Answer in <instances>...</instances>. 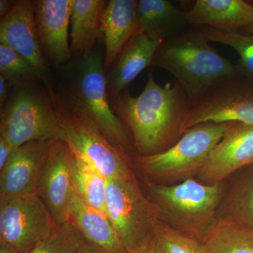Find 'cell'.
Returning a JSON list of instances; mask_svg holds the SVG:
<instances>
[{
    "mask_svg": "<svg viewBox=\"0 0 253 253\" xmlns=\"http://www.w3.org/2000/svg\"><path fill=\"white\" fill-rule=\"evenodd\" d=\"M154 253H209L204 243L158 218L151 226Z\"/></svg>",
    "mask_w": 253,
    "mask_h": 253,
    "instance_id": "obj_25",
    "label": "cell"
},
{
    "mask_svg": "<svg viewBox=\"0 0 253 253\" xmlns=\"http://www.w3.org/2000/svg\"><path fill=\"white\" fill-rule=\"evenodd\" d=\"M15 149L6 139L0 136V170L4 167Z\"/></svg>",
    "mask_w": 253,
    "mask_h": 253,
    "instance_id": "obj_30",
    "label": "cell"
},
{
    "mask_svg": "<svg viewBox=\"0 0 253 253\" xmlns=\"http://www.w3.org/2000/svg\"><path fill=\"white\" fill-rule=\"evenodd\" d=\"M217 217L226 222L253 226V173L224 196Z\"/></svg>",
    "mask_w": 253,
    "mask_h": 253,
    "instance_id": "obj_24",
    "label": "cell"
},
{
    "mask_svg": "<svg viewBox=\"0 0 253 253\" xmlns=\"http://www.w3.org/2000/svg\"><path fill=\"white\" fill-rule=\"evenodd\" d=\"M186 15L194 27L242 32L253 26V5L249 0H196Z\"/></svg>",
    "mask_w": 253,
    "mask_h": 253,
    "instance_id": "obj_16",
    "label": "cell"
},
{
    "mask_svg": "<svg viewBox=\"0 0 253 253\" xmlns=\"http://www.w3.org/2000/svg\"><path fill=\"white\" fill-rule=\"evenodd\" d=\"M253 165V124L231 123L200 173V181L221 184L233 173Z\"/></svg>",
    "mask_w": 253,
    "mask_h": 253,
    "instance_id": "obj_12",
    "label": "cell"
},
{
    "mask_svg": "<svg viewBox=\"0 0 253 253\" xmlns=\"http://www.w3.org/2000/svg\"><path fill=\"white\" fill-rule=\"evenodd\" d=\"M52 214L37 194L0 198V240L27 253L57 228Z\"/></svg>",
    "mask_w": 253,
    "mask_h": 253,
    "instance_id": "obj_10",
    "label": "cell"
},
{
    "mask_svg": "<svg viewBox=\"0 0 253 253\" xmlns=\"http://www.w3.org/2000/svg\"><path fill=\"white\" fill-rule=\"evenodd\" d=\"M15 2H16L15 1L0 0V16H1V18L4 17L12 9Z\"/></svg>",
    "mask_w": 253,
    "mask_h": 253,
    "instance_id": "obj_33",
    "label": "cell"
},
{
    "mask_svg": "<svg viewBox=\"0 0 253 253\" xmlns=\"http://www.w3.org/2000/svg\"><path fill=\"white\" fill-rule=\"evenodd\" d=\"M79 71L73 97L109 142L118 151L129 156L130 153L136 151L135 146L129 131L110 104L101 54L92 51L83 56Z\"/></svg>",
    "mask_w": 253,
    "mask_h": 253,
    "instance_id": "obj_7",
    "label": "cell"
},
{
    "mask_svg": "<svg viewBox=\"0 0 253 253\" xmlns=\"http://www.w3.org/2000/svg\"><path fill=\"white\" fill-rule=\"evenodd\" d=\"M71 179L76 194L91 207L107 214V178L94 168L73 158ZM109 217V216H108Z\"/></svg>",
    "mask_w": 253,
    "mask_h": 253,
    "instance_id": "obj_23",
    "label": "cell"
},
{
    "mask_svg": "<svg viewBox=\"0 0 253 253\" xmlns=\"http://www.w3.org/2000/svg\"><path fill=\"white\" fill-rule=\"evenodd\" d=\"M72 0L35 1L38 38L43 54L56 64L71 59L68 42Z\"/></svg>",
    "mask_w": 253,
    "mask_h": 253,
    "instance_id": "obj_15",
    "label": "cell"
},
{
    "mask_svg": "<svg viewBox=\"0 0 253 253\" xmlns=\"http://www.w3.org/2000/svg\"><path fill=\"white\" fill-rule=\"evenodd\" d=\"M231 123H205L190 128L166 151L152 156L134 157L142 172L158 181H179L199 175L213 149L225 134Z\"/></svg>",
    "mask_w": 253,
    "mask_h": 253,
    "instance_id": "obj_5",
    "label": "cell"
},
{
    "mask_svg": "<svg viewBox=\"0 0 253 253\" xmlns=\"http://www.w3.org/2000/svg\"><path fill=\"white\" fill-rule=\"evenodd\" d=\"M126 253H154V239L151 231L140 244L126 251Z\"/></svg>",
    "mask_w": 253,
    "mask_h": 253,
    "instance_id": "obj_29",
    "label": "cell"
},
{
    "mask_svg": "<svg viewBox=\"0 0 253 253\" xmlns=\"http://www.w3.org/2000/svg\"><path fill=\"white\" fill-rule=\"evenodd\" d=\"M108 1L72 0L70 21L71 54H90L101 34V23Z\"/></svg>",
    "mask_w": 253,
    "mask_h": 253,
    "instance_id": "obj_21",
    "label": "cell"
},
{
    "mask_svg": "<svg viewBox=\"0 0 253 253\" xmlns=\"http://www.w3.org/2000/svg\"><path fill=\"white\" fill-rule=\"evenodd\" d=\"M69 221L84 240L111 253H126L107 214L84 202L73 193Z\"/></svg>",
    "mask_w": 253,
    "mask_h": 253,
    "instance_id": "obj_20",
    "label": "cell"
},
{
    "mask_svg": "<svg viewBox=\"0 0 253 253\" xmlns=\"http://www.w3.org/2000/svg\"><path fill=\"white\" fill-rule=\"evenodd\" d=\"M137 0H110L101 23L104 36L105 72L117 59L118 55L136 33L141 31L136 18Z\"/></svg>",
    "mask_w": 253,
    "mask_h": 253,
    "instance_id": "obj_18",
    "label": "cell"
},
{
    "mask_svg": "<svg viewBox=\"0 0 253 253\" xmlns=\"http://www.w3.org/2000/svg\"><path fill=\"white\" fill-rule=\"evenodd\" d=\"M205 123L253 124V81L241 75L225 78L191 101L186 131Z\"/></svg>",
    "mask_w": 253,
    "mask_h": 253,
    "instance_id": "obj_9",
    "label": "cell"
},
{
    "mask_svg": "<svg viewBox=\"0 0 253 253\" xmlns=\"http://www.w3.org/2000/svg\"><path fill=\"white\" fill-rule=\"evenodd\" d=\"M84 239L71 221L58 225L45 241L27 253H78Z\"/></svg>",
    "mask_w": 253,
    "mask_h": 253,
    "instance_id": "obj_28",
    "label": "cell"
},
{
    "mask_svg": "<svg viewBox=\"0 0 253 253\" xmlns=\"http://www.w3.org/2000/svg\"><path fill=\"white\" fill-rule=\"evenodd\" d=\"M161 43L150 39L142 31L138 32L129 40L106 77L109 96L122 93L144 69L151 66L156 50Z\"/></svg>",
    "mask_w": 253,
    "mask_h": 253,
    "instance_id": "obj_17",
    "label": "cell"
},
{
    "mask_svg": "<svg viewBox=\"0 0 253 253\" xmlns=\"http://www.w3.org/2000/svg\"><path fill=\"white\" fill-rule=\"evenodd\" d=\"M242 33H247V34H253V26L244 30Z\"/></svg>",
    "mask_w": 253,
    "mask_h": 253,
    "instance_id": "obj_35",
    "label": "cell"
},
{
    "mask_svg": "<svg viewBox=\"0 0 253 253\" xmlns=\"http://www.w3.org/2000/svg\"><path fill=\"white\" fill-rule=\"evenodd\" d=\"M49 94L62 124L65 142L75 157L106 178L134 176L129 156L109 142L73 95Z\"/></svg>",
    "mask_w": 253,
    "mask_h": 253,
    "instance_id": "obj_4",
    "label": "cell"
},
{
    "mask_svg": "<svg viewBox=\"0 0 253 253\" xmlns=\"http://www.w3.org/2000/svg\"><path fill=\"white\" fill-rule=\"evenodd\" d=\"M74 155L63 141H57L50 151L37 184L36 194L45 204L57 225L69 221L74 190L71 169Z\"/></svg>",
    "mask_w": 253,
    "mask_h": 253,
    "instance_id": "obj_11",
    "label": "cell"
},
{
    "mask_svg": "<svg viewBox=\"0 0 253 253\" xmlns=\"http://www.w3.org/2000/svg\"><path fill=\"white\" fill-rule=\"evenodd\" d=\"M78 253H111L106 250L98 247L94 244L87 242L84 240V243L82 244Z\"/></svg>",
    "mask_w": 253,
    "mask_h": 253,
    "instance_id": "obj_31",
    "label": "cell"
},
{
    "mask_svg": "<svg viewBox=\"0 0 253 253\" xmlns=\"http://www.w3.org/2000/svg\"><path fill=\"white\" fill-rule=\"evenodd\" d=\"M10 84L2 76L0 75V106L1 109L4 106L5 101L8 96V89Z\"/></svg>",
    "mask_w": 253,
    "mask_h": 253,
    "instance_id": "obj_32",
    "label": "cell"
},
{
    "mask_svg": "<svg viewBox=\"0 0 253 253\" xmlns=\"http://www.w3.org/2000/svg\"><path fill=\"white\" fill-rule=\"evenodd\" d=\"M109 98L113 111L129 131L138 156L163 152L186 132L191 100L176 81L161 86L150 72L139 96H131L126 89Z\"/></svg>",
    "mask_w": 253,
    "mask_h": 253,
    "instance_id": "obj_1",
    "label": "cell"
},
{
    "mask_svg": "<svg viewBox=\"0 0 253 253\" xmlns=\"http://www.w3.org/2000/svg\"><path fill=\"white\" fill-rule=\"evenodd\" d=\"M0 253H19L7 243L0 240Z\"/></svg>",
    "mask_w": 253,
    "mask_h": 253,
    "instance_id": "obj_34",
    "label": "cell"
},
{
    "mask_svg": "<svg viewBox=\"0 0 253 253\" xmlns=\"http://www.w3.org/2000/svg\"><path fill=\"white\" fill-rule=\"evenodd\" d=\"M210 42L199 27L190 26L161 43L151 66L172 74L194 101L217 82L241 75Z\"/></svg>",
    "mask_w": 253,
    "mask_h": 253,
    "instance_id": "obj_2",
    "label": "cell"
},
{
    "mask_svg": "<svg viewBox=\"0 0 253 253\" xmlns=\"http://www.w3.org/2000/svg\"><path fill=\"white\" fill-rule=\"evenodd\" d=\"M1 109L0 136L14 149L36 141H65L51 98L31 86L18 87Z\"/></svg>",
    "mask_w": 253,
    "mask_h": 253,
    "instance_id": "obj_6",
    "label": "cell"
},
{
    "mask_svg": "<svg viewBox=\"0 0 253 253\" xmlns=\"http://www.w3.org/2000/svg\"><path fill=\"white\" fill-rule=\"evenodd\" d=\"M0 43L26 58L44 78L47 77L48 68L37 30L35 1H16L12 9L1 18Z\"/></svg>",
    "mask_w": 253,
    "mask_h": 253,
    "instance_id": "obj_14",
    "label": "cell"
},
{
    "mask_svg": "<svg viewBox=\"0 0 253 253\" xmlns=\"http://www.w3.org/2000/svg\"><path fill=\"white\" fill-rule=\"evenodd\" d=\"M160 219L201 242L217 221L224 194L223 183L206 184L193 178L177 184L149 185Z\"/></svg>",
    "mask_w": 253,
    "mask_h": 253,
    "instance_id": "obj_3",
    "label": "cell"
},
{
    "mask_svg": "<svg viewBox=\"0 0 253 253\" xmlns=\"http://www.w3.org/2000/svg\"><path fill=\"white\" fill-rule=\"evenodd\" d=\"M0 73L10 85L31 86L33 82L45 79L39 70L9 46L0 43Z\"/></svg>",
    "mask_w": 253,
    "mask_h": 253,
    "instance_id": "obj_27",
    "label": "cell"
},
{
    "mask_svg": "<svg viewBox=\"0 0 253 253\" xmlns=\"http://www.w3.org/2000/svg\"><path fill=\"white\" fill-rule=\"evenodd\" d=\"M106 209L126 252L140 244L151 231L159 213L139 188L135 177L107 178Z\"/></svg>",
    "mask_w": 253,
    "mask_h": 253,
    "instance_id": "obj_8",
    "label": "cell"
},
{
    "mask_svg": "<svg viewBox=\"0 0 253 253\" xmlns=\"http://www.w3.org/2000/svg\"><path fill=\"white\" fill-rule=\"evenodd\" d=\"M199 28L208 41L225 44L235 50L239 56L237 66L240 74L253 81V34Z\"/></svg>",
    "mask_w": 253,
    "mask_h": 253,
    "instance_id": "obj_26",
    "label": "cell"
},
{
    "mask_svg": "<svg viewBox=\"0 0 253 253\" xmlns=\"http://www.w3.org/2000/svg\"><path fill=\"white\" fill-rule=\"evenodd\" d=\"M249 1L251 4L253 5V0H249Z\"/></svg>",
    "mask_w": 253,
    "mask_h": 253,
    "instance_id": "obj_36",
    "label": "cell"
},
{
    "mask_svg": "<svg viewBox=\"0 0 253 253\" xmlns=\"http://www.w3.org/2000/svg\"><path fill=\"white\" fill-rule=\"evenodd\" d=\"M203 243L209 253H253V226L217 219Z\"/></svg>",
    "mask_w": 253,
    "mask_h": 253,
    "instance_id": "obj_22",
    "label": "cell"
},
{
    "mask_svg": "<svg viewBox=\"0 0 253 253\" xmlns=\"http://www.w3.org/2000/svg\"><path fill=\"white\" fill-rule=\"evenodd\" d=\"M136 14L139 30L160 42L191 26L186 10L169 0H137Z\"/></svg>",
    "mask_w": 253,
    "mask_h": 253,
    "instance_id": "obj_19",
    "label": "cell"
},
{
    "mask_svg": "<svg viewBox=\"0 0 253 253\" xmlns=\"http://www.w3.org/2000/svg\"><path fill=\"white\" fill-rule=\"evenodd\" d=\"M56 141H31L16 148L0 170V198L36 194L42 169Z\"/></svg>",
    "mask_w": 253,
    "mask_h": 253,
    "instance_id": "obj_13",
    "label": "cell"
}]
</instances>
